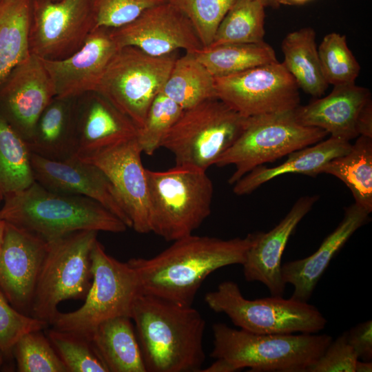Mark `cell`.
<instances>
[{
	"instance_id": "obj_1",
	"label": "cell",
	"mask_w": 372,
	"mask_h": 372,
	"mask_svg": "<svg viewBox=\"0 0 372 372\" xmlns=\"http://www.w3.org/2000/svg\"><path fill=\"white\" fill-rule=\"evenodd\" d=\"M257 234L229 240L191 234L152 258H131L127 262L136 273L143 293L192 306L209 274L245 262Z\"/></svg>"
},
{
	"instance_id": "obj_2",
	"label": "cell",
	"mask_w": 372,
	"mask_h": 372,
	"mask_svg": "<svg viewBox=\"0 0 372 372\" xmlns=\"http://www.w3.org/2000/svg\"><path fill=\"white\" fill-rule=\"evenodd\" d=\"M147 372H198L205 321L192 306L141 293L131 316Z\"/></svg>"
},
{
	"instance_id": "obj_3",
	"label": "cell",
	"mask_w": 372,
	"mask_h": 372,
	"mask_svg": "<svg viewBox=\"0 0 372 372\" xmlns=\"http://www.w3.org/2000/svg\"><path fill=\"white\" fill-rule=\"evenodd\" d=\"M0 219L47 242L80 230L121 233L127 228L98 202L83 196L56 192L36 181L23 189L4 195Z\"/></svg>"
},
{
	"instance_id": "obj_4",
	"label": "cell",
	"mask_w": 372,
	"mask_h": 372,
	"mask_svg": "<svg viewBox=\"0 0 372 372\" xmlns=\"http://www.w3.org/2000/svg\"><path fill=\"white\" fill-rule=\"evenodd\" d=\"M210 356L229 362L235 371L306 372L333 340L327 334H258L223 323L212 325Z\"/></svg>"
},
{
	"instance_id": "obj_5",
	"label": "cell",
	"mask_w": 372,
	"mask_h": 372,
	"mask_svg": "<svg viewBox=\"0 0 372 372\" xmlns=\"http://www.w3.org/2000/svg\"><path fill=\"white\" fill-rule=\"evenodd\" d=\"M150 232L167 241L189 236L211 213L214 194L206 171L175 165L146 169Z\"/></svg>"
},
{
	"instance_id": "obj_6",
	"label": "cell",
	"mask_w": 372,
	"mask_h": 372,
	"mask_svg": "<svg viewBox=\"0 0 372 372\" xmlns=\"http://www.w3.org/2000/svg\"><path fill=\"white\" fill-rule=\"evenodd\" d=\"M92 280L83 304L68 313L58 311L50 324L89 339L96 327L110 318H131L142 293L135 270L108 255L96 240L91 251Z\"/></svg>"
},
{
	"instance_id": "obj_7",
	"label": "cell",
	"mask_w": 372,
	"mask_h": 372,
	"mask_svg": "<svg viewBox=\"0 0 372 372\" xmlns=\"http://www.w3.org/2000/svg\"><path fill=\"white\" fill-rule=\"evenodd\" d=\"M247 118L217 98L205 101L183 110L162 147L173 154L175 165L207 171L234 144Z\"/></svg>"
},
{
	"instance_id": "obj_8",
	"label": "cell",
	"mask_w": 372,
	"mask_h": 372,
	"mask_svg": "<svg viewBox=\"0 0 372 372\" xmlns=\"http://www.w3.org/2000/svg\"><path fill=\"white\" fill-rule=\"evenodd\" d=\"M205 301L215 312L226 314L234 325L258 334L316 333L327 321L307 302L282 296L249 300L237 283L224 281L205 294Z\"/></svg>"
},
{
	"instance_id": "obj_9",
	"label": "cell",
	"mask_w": 372,
	"mask_h": 372,
	"mask_svg": "<svg viewBox=\"0 0 372 372\" xmlns=\"http://www.w3.org/2000/svg\"><path fill=\"white\" fill-rule=\"evenodd\" d=\"M328 134L300 124L294 110L249 116L238 138L215 165L234 166L228 180L234 185L254 168L316 144Z\"/></svg>"
},
{
	"instance_id": "obj_10",
	"label": "cell",
	"mask_w": 372,
	"mask_h": 372,
	"mask_svg": "<svg viewBox=\"0 0 372 372\" xmlns=\"http://www.w3.org/2000/svg\"><path fill=\"white\" fill-rule=\"evenodd\" d=\"M98 231L80 230L48 242L30 315L50 324L65 300L84 299L92 274L91 251Z\"/></svg>"
},
{
	"instance_id": "obj_11",
	"label": "cell",
	"mask_w": 372,
	"mask_h": 372,
	"mask_svg": "<svg viewBox=\"0 0 372 372\" xmlns=\"http://www.w3.org/2000/svg\"><path fill=\"white\" fill-rule=\"evenodd\" d=\"M176 58L175 52L155 56L135 47H123L109 63L96 92L140 129Z\"/></svg>"
},
{
	"instance_id": "obj_12",
	"label": "cell",
	"mask_w": 372,
	"mask_h": 372,
	"mask_svg": "<svg viewBox=\"0 0 372 372\" xmlns=\"http://www.w3.org/2000/svg\"><path fill=\"white\" fill-rule=\"evenodd\" d=\"M217 99L245 117L295 110L299 87L283 63L214 77Z\"/></svg>"
},
{
	"instance_id": "obj_13",
	"label": "cell",
	"mask_w": 372,
	"mask_h": 372,
	"mask_svg": "<svg viewBox=\"0 0 372 372\" xmlns=\"http://www.w3.org/2000/svg\"><path fill=\"white\" fill-rule=\"evenodd\" d=\"M96 28L90 0H32L30 54L63 59L77 51Z\"/></svg>"
},
{
	"instance_id": "obj_14",
	"label": "cell",
	"mask_w": 372,
	"mask_h": 372,
	"mask_svg": "<svg viewBox=\"0 0 372 372\" xmlns=\"http://www.w3.org/2000/svg\"><path fill=\"white\" fill-rule=\"evenodd\" d=\"M143 153L136 137L76 156L101 169L113 185L132 223L140 234L150 232L148 185Z\"/></svg>"
},
{
	"instance_id": "obj_15",
	"label": "cell",
	"mask_w": 372,
	"mask_h": 372,
	"mask_svg": "<svg viewBox=\"0 0 372 372\" xmlns=\"http://www.w3.org/2000/svg\"><path fill=\"white\" fill-rule=\"evenodd\" d=\"M54 96L43 61L30 54L0 83V116L27 143L39 116Z\"/></svg>"
},
{
	"instance_id": "obj_16",
	"label": "cell",
	"mask_w": 372,
	"mask_h": 372,
	"mask_svg": "<svg viewBox=\"0 0 372 372\" xmlns=\"http://www.w3.org/2000/svg\"><path fill=\"white\" fill-rule=\"evenodd\" d=\"M112 31L121 48L132 46L155 56L178 49L194 54L203 48L190 21L167 1L147 9L133 21Z\"/></svg>"
},
{
	"instance_id": "obj_17",
	"label": "cell",
	"mask_w": 372,
	"mask_h": 372,
	"mask_svg": "<svg viewBox=\"0 0 372 372\" xmlns=\"http://www.w3.org/2000/svg\"><path fill=\"white\" fill-rule=\"evenodd\" d=\"M48 242L6 223L0 253V291L17 311L30 315Z\"/></svg>"
},
{
	"instance_id": "obj_18",
	"label": "cell",
	"mask_w": 372,
	"mask_h": 372,
	"mask_svg": "<svg viewBox=\"0 0 372 372\" xmlns=\"http://www.w3.org/2000/svg\"><path fill=\"white\" fill-rule=\"evenodd\" d=\"M34 180L59 193L91 198L132 227L122 203L109 178L97 166L74 156L65 161L48 160L31 153Z\"/></svg>"
},
{
	"instance_id": "obj_19",
	"label": "cell",
	"mask_w": 372,
	"mask_h": 372,
	"mask_svg": "<svg viewBox=\"0 0 372 372\" xmlns=\"http://www.w3.org/2000/svg\"><path fill=\"white\" fill-rule=\"evenodd\" d=\"M118 45L112 29L99 27L83 45L61 60H43L55 96L78 97L96 88L116 53Z\"/></svg>"
},
{
	"instance_id": "obj_20",
	"label": "cell",
	"mask_w": 372,
	"mask_h": 372,
	"mask_svg": "<svg viewBox=\"0 0 372 372\" xmlns=\"http://www.w3.org/2000/svg\"><path fill=\"white\" fill-rule=\"evenodd\" d=\"M318 199V196L300 198L276 227L265 233L258 232L242 265L247 282H260L271 296H283L286 287L281 274L284 250L295 228Z\"/></svg>"
},
{
	"instance_id": "obj_21",
	"label": "cell",
	"mask_w": 372,
	"mask_h": 372,
	"mask_svg": "<svg viewBox=\"0 0 372 372\" xmlns=\"http://www.w3.org/2000/svg\"><path fill=\"white\" fill-rule=\"evenodd\" d=\"M76 155L134 138L136 125L105 97L96 91L76 98Z\"/></svg>"
},
{
	"instance_id": "obj_22",
	"label": "cell",
	"mask_w": 372,
	"mask_h": 372,
	"mask_svg": "<svg viewBox=\"0 0 372 372\" xmlns=\"http://www.w3.org/2000/svg\"><path fill=\"white\" fill-rule=\"evenodd\" d=\"M370 99L371 92L366 87L355 83L336 85L328 95L298 106L294 113L300 124L320 128L331 136L350 141L359 136L358 117Z\"/></svg>"
},
{
	"instance_id": "obj_23",
	"label": "cell",
	"mask_w": 372,
	"mask_h": 372,
	"mask_svg": "<svg viewBox=\"0 0 372 372\" xmlns=\"http://www.w3.org/2000/svg\"><path fill=\"white\" fill-rule=\"evenodd\" d=\"M369 213L355 203L345 209L338 227L322 241L318 249L307 258L282 265L284 282L293 287L292 298L308 302L331 260L349 238L362 226Z\"/></svg>"
},
{
	"instance_id": "obj_24",
	"label": "cell",
	"mask_w": 372,
	"mask_h": 372,
	"mask_svg": "<svg viewBox=\"0 0 372 372\" xmlns=\"http://www.w3.org/2000/svg\"><path fill=\"white\" fill-rule=\"evenodd\" d=\"M76 98L54 96L39 116L27 141L31 153L52 161L76 156Z\"/></svg>"
},
{
	"instance_id": "obj_25",
	"label": "cell",
	"mask_w": 372,
	"mask_h": 372,
	"mask_svg": "<svg viewBox=\"0 0 372 372\" xmlns=\"http://www.w3.org/2000/svg\"><path fill=\"white\" fill-rule=\"evenodd\" d=\"M351 145L349 141L330 136L290 153L279 165L267 167L262 165L254 168L234 184L233 192L239 196L251 194L262 184L288 173L316 176L324 165L347 153Z\"/></svg>"
},
{
	"instance_id": "obj_26",
	"label": "cell",
	"mask_w": 372,
	"mask_h": 372,
	"mask_svg": "<svg viewBox=\"0 0 372 372\" xmlns=\"http://www.w3.org/2000/svg\"><path fill=\"white\" fill-rule=\"evenodd\" d=\"M89 339L108 372H147L131 318L119 316L103 321Z\"/></svg>"
},
{
	"instance_id": "obj_27",
	"label": "cell",
	"mask_w": 372,
	"mask_h": 372,
	"mask_svg": "<svg viewBox=\"0 0 372 372\" xmlns=\"http://www.w3.org/2000/svg\"><path fill=\"white\" fill-rule=\"evenodd\" d=\"M315 30L306 27L288 33L281 49L282 62L299 89L314 98L321 97L328 88L318 53Z\"/></svg>"
},
{
	"instance_id": "obj_28",
	"label": "cell",
	"mask_w": 372,
	"mask_h": 372,
	"mask_svg": "<svg viewBox=\"0 0 372 372\" xmlns=\"http://www.w3.org/2000/svg\"><path fill=\"white\" fill-rule=\"evenodd\" d=\"M320 174L333 175L350 189L355 203L372 211V138L359 136L351 149L324 165Z\"/></svg>"
},
{
	"instance_id": "obj_29",
	"label": "cell",
	"mask_w": 372,
	"mask_h": 372,
	"mask_svg": "<svg viewBox=\"0 0 372 372\" xmlns=\"http://www.w3.org/2000/svg\"><path fill=\"white\" fill-rule=\"evenodd\" d=\"M32 0L0 1V83L30 54Z\"/></svg>"
},
{
	"instance_id": "obj_30",
	"label": "cell",
	"mask_w": 372,
	"mask_h": 372,
	"mask_svg": "<svg viewBox=\"0 0 372 372\" xmlns=\"http://www.w3.org/2000/svg\"><path fill=\"white\" fill-rule=\"evenodd\" d=\"M161 92L183 110L217 98L214 77L189 52L176 58Z\"/></svg>"
},
{
	"instance_id": "obj_31",
	"label": "cell",
	"mask_w": 372,
	"mask_h": 372,
	"mask_svg": "<svg viewBox=\"0 0 372 372\" xmlns=\"http://www.w3.org/2000/svg\"><path fill=\"white\" fill-rule=\"evenodd\" d=\"M194 54L214 77L229 76L278 61L274 50L264 41L202 48Z\"/></svg>"
},
{
	"instance_id": "obj_32",
	"label": "cell",
	"mask_w": 372,
	"mask_h": 372,
	"mask_svg": "<svg viewBox=\"0 0 372 372\" xmlns=\"http://www.w3.org/2000/svg\"><path fill=\"white\" fill-rule=\"evenodd\" d=\"M34 181L26 141L0 116V190L5 195Z\"/></svg>"
},
{
	"instance_id": "obj_33",
	"label": "cell",
	"mask_w": 372,
	"mask_h": 372,
	"mask_svg": "<svg viewBox=\"0 0 372 372\" xmlns=\"http://www.w3.org/2000/svg\"><path fill=\"white\" fill-rule=\"evenodd\" d=\"M265 8L256 0H236L220 21L208 47L263 41Z\"/></svg>"
},
{
	"instance_id": "obj_34",
	"label": "cell",
	"mask_w": 372,
	"mask_h": 372,
	"mask_svg": "<svg viewBox=\"0 0 372 372\" xmlns=\"http://www.w3.org/2000/svg\"><path fill=\"white\" fill-rule=\"evenodd\" d=\"M318 53L324 78L329 85L355 83L360 65L349 49L345 35L327 34L318 48Z\"/></svg>"
},
{
	"instance_id": "obj_35",
	"label": "cell",
	"mask_w": 372,
	"mask_h": 372,
	"mask_svg": "<svg viewBox=\"0 0 372 372\" xmlns=\"http://www.w3.org/2000/svg\"><path fill=\"white\" fill-rule=\"evenodd\" d=\"M46 336L68 372H108L87 337L53 327Z\"/></svg>"
},
{
	"instance_id": "obj_36",
	"label": "cell",
	"mask_w": 372,
	"mask_h": 372,
	"mask_svg": "<svg viewBox=\"0 0 372 372\" xmlns=\"http://www.w3.org/2000/svg\"><path fill=\"white\" fill-rule=\"evenodd\" d=\"M42 330L23 335L12 353L20 372H68L63 361Z\"/></svg>"
},
{
	"instance_id": "obj_37",
	"label": "cell",
	"mask_w": 372,
	"mask_h": 372,
	"mask_svg": "<svg viewBox=\"0 0 372 372\" xmlns=\"http://www.w3.org/2000/svg\"><path fill=\"white\" fill-rule=\"evenodd\" d=\"M183 112L182 107L162 92L156 96L136 136L143 153L152 156L162 147L167 134Z\"/></svg>"
},
{
	"instance_id": "obj_38",
	"label": "cell",
	"mask_w": 372,
	"mask_h": 372,
	"mask_svg": "<svg viewBox=\"0 0 372 372\" xmlns=\"http://www.w3.org/2000/svg\"><path fill=\"white\" fill-rule=\"evenodd\" d=\"M236 0H166L190 21L203 48L212 42L220 21Z\"/></svg>"
},
{
	"instance_id": "obj_39",
	"label": "cell",
	"mask_w": 372,
	"mask_h": 372,
	"mask_svg": "<svg viewBox=\"0 0 372 372\" xmlns=\"http://www.w3.org/2000/svg\"><path fill=\"white\" fill-rule=\"evenodd\" d=\"M166 0H90L96 28L116 29L135 20L145 10Z\"/></svg>"
},
{
	"instance_id": "obj_40",
	"label": "cell",
	"mask_w": 372,
	"mask_h": 372,
	"mask_svg": "<svg viewBox=\"0 0 372 372\" xmlns=\"http://www.w3.org/2000/svg\"><path fill=\"white\" fill-rule=\"evenodd\" d=\"M48 324L15 309L0 291V349L12 353L16 342L26 333L42 330Z\"/></svg>"
},
{
	"instance_id": "obj_41",
	"label": "cell",
	"mask_w": 372,
	"mask_h": 372,
	"mask_svg": "<svg viewBox=\"0 0 372 372\" xmlns=\"http://www.w3.org/2000/svg\"><path fill=\"white\" fill-rule=\"evenodd\" d=\"M358 358L347 341V331L343 332L329 344L322 355L306 372H355Z\"/></svg>"
},
{
	"instance_id": "obj_42",
	"label": "cell",
	"mask_w": 372,
	"mask_h": 372,
	"mask_svg": "<svg viewBox=\"0 0 372 372\" xmlns=\"http://www.w3.org/2000/svg\"><path fill=\"white\" fill-rule=\"evenodd\" d=\"M347 341L363 361L372 360V321L368 320L352 327L347 331Z\"/></svg>"
},
{
	"instance_id": "obj_43",
	"label": "cell",
	"mask_w": 372,
	"mask_h": 372,
	"mask_svg": "<svg viewBox=\"0 0 372 372\" xmlns=\"http://www.w3.org/2000/svg\"><path fill=\"white\" fill-rule=\"evenodd\" d=\"M358 136L372 138V100L370 99L362 107L357 120Z\"/></svg>"
},
{
	"instance_id": "obj_44",
	"label": "cell",
	"mask_w": 372,
	"mask_h": 372,
	"mask_svg": "<svg viewBox=\"0 0 372 372\" xmlns=\"http://www.w3.org/2000/svg\"><path fill=\"white\" fill-rule=\"evenodd\" d=\"M372 371L371 361L358 360L355 364V372H371Z\"/></svg>"
},
{
	"instance_id": "obj_45",
	"label": "cell",
	"mask_w": 372,
	"mask_h": 372,
	"mask_svg": "<svg viewBox=\"0 0 372 372\" xmlns=\"http://www.w3.org/2000/svg\"><path fill=\"white\" fill-rule=\"evenodd\" d=\"M311 0H278V3L280 5L287 6H297L302 5Z\"/></svg>"
},
{
	"instance_id": "obj_46",
	"label": "cell",
	"mask_w": 372,
	"mask_h": 372,
	"mask_svg": "<svg viewBox=\"0 0 372 372\" xmlns=\"http://www.w3.org/2000/svg\"><path fill=\"white\" fill-rule=\"evenodd\" d=\"M6 226V222L3 220L0 219V253L1 251L4 241Z\"/></svg>"
},
{
	"instance_id": "obj_47",
	"label": "cell",
	"mask_w": 372,
	"mask_h": 372,
	"mask_svg": "<svg viewBox=\"0 0 372 372\" xmlns=\"http://www.w3.org/2000/svg\"><path fill=\"white\" fill-rule=\"evenodd\" d=\"M261 3L265 8L271 7L278 8L280 6L278 0H256Z\"/></svg>"
},
{
	"instance_id": "obj_48",
	"label": "cell",
	"mask_w": 372,
	"mask_h": 372,
	"mask_svg": "<svg viewBox=\"0 0 372 372\" xmlns=\"http://www.w3.org/2000/svg\"><path fill=\"white\" fill-rule=\"evenodd\" d=\"M5 353L0 349V369H1V366L3 364V355Z\"/></svg>"
},
{
	"instance_id": "obj_49",
	"label": "cell",
	"mask_w": 372,
	"mask_h": 372,
	"mask_svg": "<svg viewBox=\"0 0 372 372\" xmlns=\"http://www.w3.org/2000/svg\"><path fill=\"white\" fill-rule=\"evenodd\" d=\"M4 194L0 190V203L3 200Z\"/></svg>"
},
{
	"instance_id": "obj_50",
	"label": "cell",
	"mask_w": 372,
	"mask_h": 372,
	"mask_svg": "<svg viewBox=\"0 0 372 372\" xmlns=\"http://www.w3.org/2000/svg\"><path fill=\"white\" fill-rule=\"evenodd\" d=\"M1 1V0H0Z\"/></svg>"
}]
</instances>
